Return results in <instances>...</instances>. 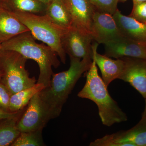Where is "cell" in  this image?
<instances>
[{
	"mask_svg": "<svg viewBox=\"0 0 146 146\" xmlns=\"http://www.w3.org/2000/svg\"><path fill=\"white\" fill-rule=\"evenodd\" d=\"M67 70L53 74L49 84L39 92V96L50 110L52 119L57 117L76 83L84 73L90 69L93 60L70 57Z\"/></svg>",
	"mask_w": 146,
	"mask_h": 146,
	"instance_id": "6da1fadb",
	"label": "cell"
},
{
	"mask_svg": "<svg viewBox=\"0 0 146 146\" xmlns=\"http://www.w3.org/2000/svg\"><path fill=\"white\" fill-rule=\"evenodd\" d=\"M85 73L86 83L78 96L91 100L96 104L104 125L110 127L127 121L126 114L110 95L108 87L99 75L95 60H93L90 69Z\"/></svg>",
	"mask_w": 146,
	"mask_h": 146,
	"instance_id": "7a4b0ae2",
	"label": "cell"
},
{
	"mask_svg": "<svg viewBox=\"0 0 146 146\" xmlns=\"http://www.w3.org/2000/svg\"><path fill=\"white\" fill-rule=\"evenodd\" d=\"M30 32L19 35L1 44L2 50L16 52L27 59L34 60L38 64L39 74L36 83L45 87L49 84L53 72L52 67L60 65L57 54L49 46L36 43Z\"/></svg>",
	"mask_w": 146,
	"mask_h": 146,
	"instance_id": "3957f363",
	"label": "cell"
},
{
	"mask_svg": "<svg viewBox=\"0 0 146 146\" xmlns=\"http://www.w3.org/2000/svg\"><path fill=\"white\" fill-rule=\"evenodd\" d=\"M12 13L28 28L35 39L50 47L61 62L65 64L66 53L62 46V38L68 29L54 23L45 15L23 12Z\"/></svg>",
	"mask_w": 146,
	"mask_h": 146,
	"instance_id": "277c9868",
	"label": "cell"
},
{
	"mask_svg": "<svg viewBox=\"0 0 146 146\" xmlns=\"http://www.w3.org/2000/svg\"><path fill=\"white\" fill-rule=\"evenodd\" d=\"M27 60L16 52L2 50L0 52V70L2 74L0 81L11 95L36 83L35 78H31L26 69Z\"/></svg>",
	"mask_w": 146,
	"mask_h": 146,
	"instance_id": "5b68a950",
	"label": "cell"
},
{
	"mask_svg": "<svg viewBox=\"0 0 146 146\" xmlns=\"http://www.w3.org/2000/svg\"><path fill=\"white\" fill-rule=\"evenodd\" d=\"M39 93L33 97L18 119L17 126L21 132L43 130L53 119L49 108Z\"/></svg>",
	"mask_w": 146,
	"mask_h": 146,
	"instance_id": "8992f818",
	"label": "cell"
},
{
	"mask_svg": "<svg viewBox=\"0 0 146 146\" xmlns=\"http://www.w3.org/2000/svg\"><path fill=\"white\" fill-rule=\"evenodd\" d=\"M90 146H146V117L133 127L108 134L91 142Z\"/></svg>",
	"mask_w": 146,
	"mask_h": 146,
	"instance_id": "52a82bcc",
	"label": "cell"
},
{
	"mask_svg": "<svg viewBox=\"0 0 146 146\" xmlns=\"http://www.w3.org/2000/svg\"><path fill=\"white\" fill-rule=\"evenodd\" d=\"M93 40L91 35L72 27L63 35L62 44L66 54L70 57L93 60L94 52L91 44Z\"/></svg>",
	"mask_w": 146,
	"mask_h": 146,
	"instance_id": "ba28073f",
	"label": "cell"
},
{
	"mask_svg": "<svg viewBox=\"0 0 146 146\" xmlns=\"http://www.w3.org/2000/svg\"><path fill=\"white\" fill-rule=\"evenodd\" d=\"M91 34L97 43L104 44L123 37L112 15L97 10L93 17Z\"/></svg>",
	"mask_w": 146,
	"mask_h": 146,
	"instance_id": "9c48e42d",
	"label": "cell"
},
{
	"mask_svg": "<svg viewBox=\"0 0 146 146\" xmlns=\"http://www.w3.org/2000/svg\"><path fill=\"white\" fill-rule=\"evenodd\" d=\"M124 67L119 79L127 82L146 98V59L123 57Z\"/></svg>",
	"mask_w": 146,
	"mask_h": 146,
	"instance_id": "30bf717a",
	"label": "cell"
},
{
	"mask_svg": "<svg viewBox=\"0 0 146 146\" xmlns=\"http://www.w3.org/2000/svg\"><path fill=\"white\" fill-rule=\"evenodd\" d=\"M106 56L120 58L134 57L146 59V42H138L125 37L104 44Z\"/></svg>",
	"mask_w": 146,
	"mask_h": 146,
	"instance_id": "8fae6325",
	"label": "cell"
},
{
	"mask_svg": "<svg viewBox=\"0 0 146 146\" xmlns=\"http://www.w3.org/2000/svg\"><path fill=\"white\" fill-rule=\"evenodd\" d=\"M65 3L70 15L72 27L91 35V25L96 9L89 0H65Z\"/></svg>",
	"mask_w": 146,
	"mask_h": 146,
	"instance_id": "7c38bea8",
	"label": "cell"
},
{
	"mask_svg": "<svg viewBox=\"0 0 146 146\" xmlns=\"http://www.w3.org/2000/svg\"><path fill=\"white\" fill-rule=\"evenodd\" d=\"M99 44L95 43L92 44L94 56L93 59L101 72L102 79L106 86L108 87L112 81L119 77L122 73L124 67V62L122 58L116 60L111 59L105 55L98 53L97 48Z\"/></svg>",
	"mask_w": 146,
	"mask_h": 146,
	"instance_id": "4fadbf2b",
	"label": "cell"
},
{
	"mask_svg": "<svg viewBox=\"0 0 146 146\" xmlns=\"http://www.w3.org/2000/svg\"><path fill=\"white\" fill-rule=\"evenodd\" d=\"M112 16L123 36L138 42H146V24L130 16L123 15L118 9Z\"/></svg>",
	"mask_w": 146,
	"mask_h": 146,
	"instance_id": "5bb4252c",
	"label": "cell"
},
{
	"mask_svg": "<svg viewBox=\"0 0 146 146\" xmlns=\"http://www.w3.org/2000/svg\"><path fill=\"white\" fill-rule=\"evenodd\" d=\"M29 31L28 28L13 13L0 7V43Z\"/></svg>",
	"mask_w": 146,
	"mask_h": 146,
	"instance_id": "9a60e30c",
	"label": "cell"
},
{
	"mask_svg": "<svg viewBox=\"0 0 146 146\" xmlns=\"http://www.w3.org/2000/svg\"><path fill=\"white\" fill-rule=\"evenodd\" d=\"M47 6L36 0H0V7L12 13L44 15Z\"/></svg>",
	"mask_w": 146,
	"mask_h": 146,
	"instance_id": "2e32d148",
	"label": "cell"
},
{
	"mask_svg": "<svg viewBox=\"0 0 146 146\" xmlns=\"http://www.w3.org/2000/svg\"><path fill=\"white\" fill-rule=\"evenodd\" d=\"M44 15L65 29L72 27L70 15L63 0H52L47 6Z\"/></svg>",
	"mask_w": 146,
	"mask_h": 146,
	"instance_id": "e0dca14e",
	"label": "cell"
},
{
	"mask_svg": "<svg viewBox=\"0 0 146 146\" xmlns=\"http://www.w3.org/2000/svg\"><path fill=\"white\" fill-rule=\"evenodd\" d=\"M45 87L43 84L36 83L33 86L12 94L9 102L11 112H16L25 108L35 94Z\"/></svg>",
	"mask_w": 146,
	"mask_h": 146,
	"instance_id": "ac0fdd59",
	"label": "cell"
},
{
	"mask_svg": "<svg viewBox=\"0 0 146 146\" xmlns=\"http://www.w3.org/2000/svg\"><path fill=\"white\" fill-rule=\"evenodd\" d=\"M21 114L15 117L0 119V146H11L20 135L17 123Z\"/></svg>",
	"mask_w": 146,
	"mask_h": 146,
	"instance_id": "d6986e66",
	"label": "cell"
},
{
	"mask_svg": "<svg viewBox=\"0 0 146 146\" xmlns=\"http://www.w3.org/2000/svg\"><path fill=\"white\" fill-rule=\"evenodd\" d=\"M42 130L22 132L11 146H44Z\"/></svg>",
	"mask_w": 146,
	"mask_h": 146,
	"instance_id": "ffe728a7",
	"label": "cell"
},
{
	"mask_svg": "<svg viewBox=\"0 0 146 146\" xmlns=\"http://www.w3.org/2000/svg\"><path fill=\"white\" fill-rule=\"evenodd\" d=\"M97 10L113 15L117 10L119 0H89Z\"/></svg>",
	"mask_w": 146,
	"mask_h": 146,
	"instance_id": "44dd1931",
	"label": "cell"
},
{
	"mask_svg": "<svg viewBox=\"0 0 146 146\" xmlns=\"http://www.w3.org/2000/svg\"><path fill=\"white\" fill-rule=\"evenodd\" d=\"M129 16L146 24V1L133 3V8Z\"/></svg>",
	"mask_w": 146,
	"mask_h": 146,
	"instance_id": "7402d4cb",
	"label": "cell"
},
{
	"mask_svg": "<svg viewBox=\"0 0 146 146\" xmlns=\"http://www.w3.org/2000/svg\"><path fill=\"white\" fill-rule=\"evenodd\" d=\"M11 94L8 89L0 81V110L6 112H11L9 102Z\"/></svg>",
	"mask_w": 146,
	"mask_h": 146,
	"instance_id": "603a6c76",
	"label": "cell"
},
{
	"mask_svg": "<svg viewBox=\"0 0 146 146\" xmlns=\"http://www.w3.org/2000/svg\"><path fill=\"white\" fill-rule=\"evenodd\" d=\"M25 108L23 110L16 112H3L0 110V119H6V118L15 117H17L18 115L22 114Z\"/></svg>",
	"mask_w": 146,
	"mask_h": 146,
	"instance_id": "cb8c5ba5",
	"label": "cell"
},
{
	"mask_svg": "<svg viewBox=\"0 0 146 146\" xmlns=\"http://www.w3.org/2000/svg\"><path fill=\"white\" fill-rule=\"evenodd\" d=\"M36 1H39L40 2L43 3L47 5L51 2L52 0H36Z\"/></svg>",
	"mask_w": 146,
	"mask_h": 146,
	"instance_id": "d4e9b609",
	"label": "cell"
},
{
	"mask_svg": "<svg viewBox=\"0 0 146 146\" xmlns=\"http://www.w3.org/2000/svg\"><path fill=\"white\" fill-rule=\"evenodd\" d=\"M145 109H144L143 112L142 114V117H146V98L145 99Z\"/></svg>",
	"mask_w": 146,
	"mask_h": 146,
	"instance_id": "484cf974",
	"label": "cell"
},
{
	"mask_svg": "<svg viewBox=\"0 0 146 146\" xmlns=\"http://www.w3.org/2000/svg\"><path fill=\"white\" fill-rule=\"evenodd\" d=\"M133 3L141 2L145 1L146 0H132Z\"/></svg>",
	"mask_w": 146,
	"mask_h": 146,
	"instance_id": "4316f807",
	"label": "cell"
},
{
	"mask_svg": "<svg viewBox=\"0 0 146 146\" xmlns=\"http://www.w3.org/2000/svg\"><path fill=\"white\" fill-rule=\"evenodd\" d=\"M2 76V74L1 72V70H0V80Z\"/></svg>",
	"mask_w": 146,
	"mask_h": 146,
	"instance_id": "83f0119b",
	"label": "cell"
},
{
	"mask_svg": "<svg viewBox=\"0 0 146 146\" xmlns=\"http://www.w3.org/2000/svg\"><path fill=\"white\" fill-rule=\"evenodd\" d=\"M2 50V46H1V44L0 43V52Z\"/></svg>",
	"mask_w": 146,
	"mask_h": 146,
	"instance_id": "f1b7e54d",
	"label": "cell"
},
{
	"mask_svg": "<svg viewBox=\"0 0 146 146\" xmlns=\"http://www.w3.org/2000/svg\"><path fill=\"white\" fill-rule=\"evenodd\" d=\"M125 1V0H119V1Z\"/></svg>",
	"mask_w": 146,
	"mask_h": 146,
	"instance_id": "f546056e",
	"label": "cell"
},
{
	"mask_svg": "<svg viewBox=\"0 0 146 146\" xmlns=\"http://www.w3.org/2000/svg\"><path fill=\"white\" fill-rule=\"evenodd\" d=\"M63 1H64V2H65V0H63Z\"/></svg>",
	"mask_w": 146,
	"mask_h": 146,
	"instance_id": "4dcf8cb0",
	"label": "cell"
}]
</instances>
